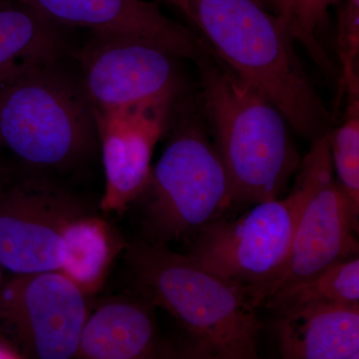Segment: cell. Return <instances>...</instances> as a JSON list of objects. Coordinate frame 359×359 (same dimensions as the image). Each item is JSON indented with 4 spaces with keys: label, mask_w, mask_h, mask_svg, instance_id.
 <instances>
[{
    "label": "cell",
    "mask_w": 359,
    "mask_h": 359,
    "mask_svg": "<svg viewBox=\"0 0 359 359\" xmlns=\"http://www.w3.org/2000/svg\"><path fill=\"white\" fill-rule=\"evenodd\" d=\"M359 306L358 256L337 262L308 280L269 297L263 308L275 313L306 306Z\"/></svg>",
    "instance_id": "e0dca14e"
},
{
    "label": "cell",
    "mask_w": 359,
    "mask_h": 359,
    "mask_svg": "<svg viewBox=\"0 0 359 359\" xmlns=\"http://www.w3.org/2000/svg\"><path fill=\"white\" fill-rule=\"evenodd\" d=\"M4 266L0 264V295H1L2 289H4Z\"/></svg>",
    "instance_id": "cb8c5ba5"
},
{
    "label": "cell",
    "mask_w": 359,
    "mask_h": 359,
    "mask_svg": "<svg viewBox=\"0 0 359 359\" xmlns=\"http://www.w3.org/2000/svg\"><path fill=\"white\" fill-rule=\"evenodd\" d=\"M339 0H292L290 1V33L292 39L301 42L314 62L323 72H334L325 50L318 41V33L327 20L330 6Z\"/></svg>",
    "instance_id": "d6986e66"
},
{
    "label": "cell",
    "mask_w": 359,
    "mask_h": 359,
    "mask_svg": "<svg viewBox=\"0 0 359 359\" xmlns=\"http://www.w3.org/2000/svg\"><path fill=\"white\" fill-rule=\"evenodd\" d=\"M283 359H358L359 306H306L275 313Z\"/></svg>",
    "instance_id": "5bb4252c"
},
{
    "label": "cell",
    "mask_w": 359,
    "mask_h": 359,
    "mask_svg": "<svg viewBox=\"0 0 359 359\" xmlns=\"http://www.w3.org/2000/svg\"><path fill=\"white\" fill-rule=\"evenodd\" d=\"M89 313L87 294L59 271L14 276L0 295V330L25 358H75Z\"/></svg>",
    "instance_id": "30bf717a"
},
{
    "label": "cell",
    "mask_w": 359,
    "mask_h": 359,
    "mask_svg": "<svg viewBox=\"0 0 359 359\" xmlns=\"http://www.w3.org/2000/svg\"><path fill=\"white\" fill-rule=\"evenodd\" d=\"M175 103L164 151L138 199L143 240L189 242L233 205L230 180L214 142L184 102Z\"/></svg>",
    "instance_id": "5b68a950"
},
{
    "label": "cell",
    "mask_w": 359,
    "mask_h": 359,
    "mask_svg": "<svg viewBox=\"0 0 359 359\" xmlns=\"http://www.w3.org/2000/svg\"><path fill=\"white\" fill-rule=\"evenodd\" d=\"M72 57L97 112L125 109L184 93L180 58L146 40L90 32Z\"/></svg>",
    "instance_id": "9c48e42d"
},
{
    "label": "cell",
    "mask_w": 359,
    "mask_h": 359,
    "mask_svg": "<svg viewBox=\"0 0 359 359\" xmlns=\"http://www.w3.org/2000/svg\"><path fill=\"white\" fill-rule=\"evenodd\" d=\"M0 359H25V355L8 335L0 330Z\"/></svg>",
    "instance_id": "44dd1931"
},
{
    "label": "cell",
    "mask_w": 359,
    "mask_h": 359,
    "mask_svg": "<svg viewBox=\"0 0 359 359\" xmlns=\"http://www.w3.org/2000/svg\"><path fill=\"white\" fill-rule=\"evenodd\" d=\"M154 309L134 294L103 301L88 314L75 358H180L161 337Z\"/></svg>",
    "instance_id": "4fadbf2b"
},
{
    "label": "cell",
    "mask_w": 359,
    "mask_h": 359,
    "mask_svg": "<svg viewBox=\"0 0 359 359\" xmlns=\"http://www.w3.org/2000/svg\"><path fill=\"white\" fill-rule=\"evenodd\" d=\"M75 29L13 0L0 1V81L32 66L72 57Z\"/></svg>",
    "instance_id": "9a60e30c"
},
{
    "label": "cell",
    "mask_w": 359,
    "mask_h": 359,
    "mask_svg": "<svg viewBox=\"0 0 359 359\" xmlns=\"http://www.w3.org/2000/svg\"><path fill=\"white\" fill-rule=\"evenodd\" d=\"M262 2L271 9V13L278 15L285 21L287 28L290 21V1L292 0H261ZM290 30V29H289Z\"/></svg>",
    "instance_id": "7402d4cb"
},
{
    "label": "cell",
    "mask_w": 359,
    "mask_h": 359,
    "mask_svg": "<svg viewBox=\"0 0 359 359\" xmlns=\"http://www.w3.org/2000/svg\"><path fill=\"white\" fill-rule=\"evenodd\" d=\"M66 59L0 81V150L48 175L81 166L100 149L95 109Z\"/></svg>",
    "instance_id": "277c9868"
},
{
    "label": "cell",
    "mask_w": 359,
    "mask_h": 359,
    "mask_svg": "<svg viewBox=\"0 0 359 359\" xmlns=\"http://www.w3.org/2000/svg\"><path fill=\"white\" fill-rule=\"evenodd\" d=\"M0 1H1V0H0Z\"/></svg>",
    "instance_id": "d4e9b609"
},
{
    "label": "cell",
    "mask_w": 359,
    "mask_h": 359,
    "mask_svg": "<svg viewBox=\"0 0 359 359\" xmlns=\"http://www.w3.org/2000/svg\"><path fill=\"white\" fill-rule=\"evenodd\" d=\"M92 212L49 175L11 166L0 178V264L15 276L60 271L66 229Z\"/></svg>",
    "instance_id": "ba28073f"
},
{
    "label": "cell",
    "mask_w": 359,
    "mask_h": 359,
    "mask_svg": "<svg viewBox=\"0 0 359 359\" xmlns=\"http://www.w3.org/2000/svg\"><path fill=\"white\" fill-rule=\"evenodd\" d=\"M11 167V165L7 164L6 161L4 160V158H2L1 154H0V178L8 172Z\"/></svg>",
    "instance_id": "603a6c76"
},
{
    "label": "cell",
    "mask_w": 359,
    "mask_h": 359,
    "mask_svg": "<svg viewBox=\"0 0 359 359\" xmlns=\"http://www.w3.org/2000/svg\"><path fill=\"white\" fill-rule=\"evenodd\" d=\"M65 27L111 32L157 45L180 59L195 60L200 41L146 0H13Z\"/></svg>",
    "instance_id": "7c38bea8"
},
{
    "label": "cell",
    "mask_w": 359,
    "mask_h": 359,
    "mask_svg": "<svg viewBox=\"0 0 359 359\" xmlns=\"http://www.w3.org/2000/svg\"><path fill=\"white\" fill-rule=\"evenodd\" d=\"M295 208L290 196L259 203L235 221L219 218L189 241L187 256L210 273L235 283L263 308L289 259Z\"/></svg>",
    "instance_id": "52a82bcc"
},
{
    "label": "cell",
    "mask_w": 359,
    "mask_h": 359,
    "mask_svg": "<svg viewBox=\"0 0 359 359\" xmlns=\"http://www.w3.org/2000/svg\"><path fill=\"white\" fill-rule=\"evenodd\" d=\"M178 98L157 99L111 112L95 111L106 179L99 204L103 212H125L143 192L154 149Z\"/></svg>",
    "instance_id": "8fae6325"
},
{
    "label": "cell",
    "mask_w": 359,
    "mask_h": 359,
    "mask_svg": "<svg viewBox=\"0 0 359 359\" xmlns=\"http://www.w3.org/2000/svg\"><path fill=\"white\" fill-rule=\"evenodd\" d=\"M346 112L344 122L328 130L330 153L335 178L346 195L349 209L359 222V89L346 93Z\"/></svg>",
    "instance_id": "ac0fdd59"
},
{
    "label": "cell",
    "mask_w": 359,
    "mask_h": 359,
    "mask_svg": "<svg viewBox=\"0 0 359 359\" xmlns=\"http://www.w3.org/2000/svg\"><path fill=\"white\" fill-rule=\"evenodd\" d=\"M297 172L290 194L295 222L289 259L266 302L337 262L358 256L359 222L335 178L328 131L311 142Z\"/></svg>",
    "instance_id": "8992f818"
},
{
    "label": "cell",
    "mask_w": 359,
    "mask_h": 359,
    "mask_svg": "<svg viewBox=\"0 0 359 359\" xmlns=\"http://www.w3.org/2000/svg\"><path fill=\"white\" fill-rule=\"evenodd\" d=\"M125 252L133 294L165 309L183 330L180 358L256 359L264 325L242 287L168 245L140 238Z\"/></svg>",
    "instance_id": "7a4b0ae2"
},
{
    "label": "cell",
    "mask_w": 359,
    "mask_h": 359,
    "mask_svg": "<svg viewBox=\"0 0 359 359\" xmlns=\"http://www.w3.org/2000/svg\"><path fill=\"white\" fill-rule=\"evenodd\" d=\"M156 1L177 9L216 57L275 104L295 133L313 142L330 130V113L287 25L261 0Z\"/></svg>",
    "instance_id": "6da1fadb"
},
{
    "label": "cell",
    "mask_w": 359,
    "mask_h": 359,
    "mask_svg": "<svg viewBox=\"0 0 359 359\" xmlns=\"http://www.w3.org/2000/svg\"><path fill=\"white\" fill-rule=\"evenodd\" d=\"M63 241L65 262L59 271L87 295L102 287L113 259L127 245L96 212L72 222L66 229Z\"/></svg>",
    "instance_id": "2e32d148"
},
{
    "label": "cell",
    "mask_w": 359,
    "mask_h": 359,
    "mask_svg": "<svg viewBox=\"0 0 359 359\" xmlns=\"http://www.w3.org/2000/svg\"><path fill=\"white\" fill-rule=\"evenodd\" d=\"M199 41L194 62L201 102L230 180L233 205L278 199L302 160L289 122L268 97Z\"/></svg>",
    "instance_id": "3957f363"
},
{
    "label": "cell",
    "mask_w": 359,
    "mask_h": 359,
    "mask_svg": "<svg viewBox=\"0 0 359 359\" xmlns=\"http://www.w3.org/2000/svg\"><path fill=\"white\" fill-rule=\"evenodd\" d=\"M337 51L340 62L339 107L346 91L359 88V0H344L337 21Z\"/></svg>",
    "instance_id": "ffe728a7"
}]
</instances>
